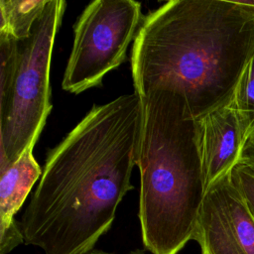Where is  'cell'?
I'll return each instance as SVG.
<instances>
[{"label":"cell","mask_w":254,"mask_h":254,"mask_svg":"<svg viewBox=\"0 0 254 254\" xmlns=\"http://www.w3.org/2000/svg\"><path fill=\"white\" fill-rule=\"evenodd\" d=\"M193 240L200 254H254V216L229 175L207 189Z\"/></svg>","instance_id":"obj_6"},{"label":"cell","mask_w":254,"mask_h":254,"mask_svg":"<svg viewBox=\"0 0 254 254\" xmlns=\"http://www.w3.org/2000/svg\"><path fill=\"white\" fill-rule=\"evenodd\" d=\"M141 98L137 166L142 242L151 254H178L193 240L206 192L200 122L190 115L177 88L160 86Z\"/></svg>","instance_id":"obj_3"},{"label":"cell","mask_w":254,"mask_h":254,"mask_svg":"<svg viewBox=\"0 0 254 254\" xmlns=\"http://www.w3.org/2000/svg\"><path fill=\"white\" fill-rule=\"evenodd\" d=\"M238 163L246 165L254 170V135L246 141Z\"/></svg>","instance_id":"obj_13"},{"label":"cell","mask_w":254,"mask_h":254,"mask_svg":"<svg viewBox=\"0 0 254 254\" xmlns=\"http://www.w3.org/2000/svg\"><path fill=\"white\" fill-rule=\"evenodd\" d=\"M229 177L243 195L254 216V170L246 165L237 163L230 172Z\"/></svg>","instance_id":"obj_11"},{"label":"cell","mask_w":254,"mask_h":254,"mask_svg":"<svg viewBox=\"0 0 254 254\" xmlns=\"http://www.w3.org/2000/svg\"><path fill=\"white\" fill-rule=\"evenodd\" d=\"M141 20V4L134 0L89 3L73 26V45L63 89L78 94L100 85L103 77L125 61Z\"/></svg>","instance_id":"obj_5"},{"label":"cell","mask_w":254,"mask_h":254,"mask_svg":"<svg viewBox=\"0 0 254 254\" xmlns=\"http://www.w3.org/2000/svg\"><path fill=\"white\" fill-rule=\"evenodd\" d=\"M200 150L207 189L228 176L239 162L245 145L242 124L229 102L199 119Z\"/></svg>","instance_id":"obj_7"},{"label":"cell","mask_w":254,"mask_h":254,"mask_svg":"<svg viewBox=\"0 0 254 254\" xmlns=\"http://www.w3.org/2000/svg\"><path fill=\"white\" fill-rule=\"evenodd\" d=\"M25 244L20 222L16 219L0 223V254H8L21 244Z\"/></svg>","instance_id":"obj_12"},{"label":"cell","mask_w":254,"mask_h":254,"mask_svg":"<svg viewBox=\"0 0 254 254\" xmlns=\"http://www.w3.org/2000/svg\"><path fill=\"white\" fill-rule=\"evenodd\" d=\"M88 254H116V253H111V252H106L103 250H98V249H94L91 252H89ZM127 254H147L144 250H140V249H136V250H132Z\"/></svg>","instance_id":"obj_14"},{"label":"cell","mask_w":254,"mask_h":254,"mask_svg":"<svg viewBox=\"0 0 254 254\" xmlns=\"http://www.w3.org/2000/svg\"><path fill=\"white\" fill-rule=\"evenodd\" d=\"M66 2L49 0L31 35L19 41L16 71L0 99V170L35 146L51 112L50 67L56 34Z\"/></svg>","instance_id":"obj_4"},{"label":"cell","mask_w":254,"mask_h":254,"mask_svg":"<svg viewBox=\"0 0 254 254\" xmlns=\"http://www.w3.org/2000/svg\"><path fill=\"white\" fill-rule=\"evenodd\" d=\"M34 146L28 147L11 166L0 170V223L15 219L34 184L43 170L33 155Z\"/></svg>","instance_id":"obj_8"},{"label":"cell","mask_w":254,"mask_h":254,"mask_svg":"<svg viewBox=\"0 0 254 254\" xmlns=\"http://www.w3.org/2000/svg\"><path fill=\"white\" fill-rule=\"evenodd\" d=\"M49 0H1L0 33L17 41L27 39Z\"/></svg>","instance_id":"obj_9"},{"label":"cell","mask_w":254,"mask_h":254,"mask_svg":"<svg viewBox=\"0 0 254 254\" xmlns=\"http://www.w3.org/2000/svg\"><path fill=\"white\" fill-rule=\"evenodd\" d=\"M254 43V1L172 0L143 20L131 52L135 92H183L199 120L227 103Z\"/></svg>","instance_id":"obj_2"},{"label":"cell","mask_w":254,"mask_h":254,"mask_svg":"<svg viewBox=\"0 0 254 254\" xmlns=\"http://www.w3.org/2000/svg\"><path fill=\"white\" fill-rule=\"evenodd\" d=\"M143 122L137 92L93 105L52 149L21 228L44 254H88L112 226L133 189Z\"/></svg>","instance_id":"obj_1"},{"label":"cell","mask_w":254,"mask_h":254,"mask_svg":"<svg viewBox=\"0 0 254 254\" xmlns=\"http://www.w3.org/2000/svg\"><path fill=\"white\" fill-rule=\"evenodd\" d=\"M228 102L240 119L247 141L254 135V43L241 67Z\"/></svg>","instance_id":"obj_10"}]
</instances>
